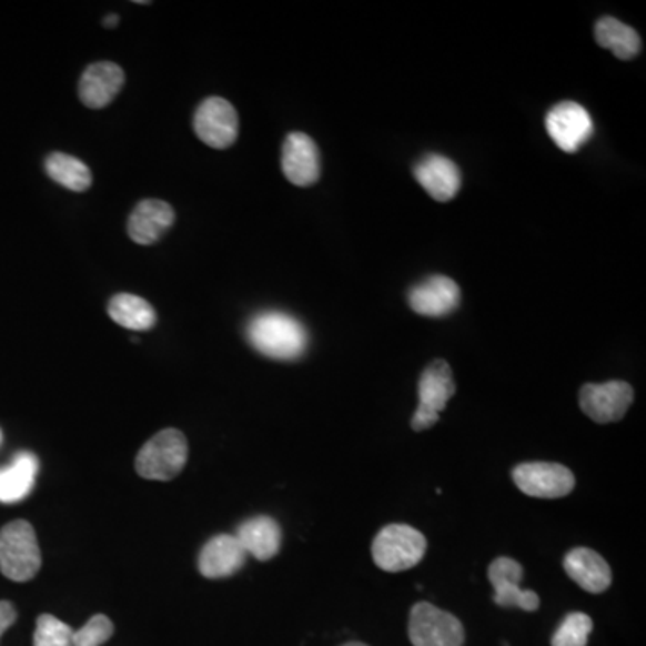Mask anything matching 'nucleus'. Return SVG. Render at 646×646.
<instances>
[{"instance_id":"nucleus-1","label":"nucleus","mask_w":646,"mask_h":646,"mask_svg":"<svg viewBox=\"0 0 646 646\" xmlns=\"http://www.w3.org/2000/svg\"><path fill=\"white\" fill-rule=\"evenodd\" d=\"M250 345L272 360H299L307 349V331L304 325L281 311L259 313L246 327Z\"/></svg>"},{"instance_id":"nucleus-29","label":"nucleus","mask_w":646,"mask_h":646,"mask_svg":"<svg viewBox=\"0 0 646 646\" xmlns=\"http://www.w3.org/2000/svg\"><path fill=\"white\" fill-rule=\"evenodd\" d=\"M343 646H369V645H365V643L352 642V643H347V645H343Z\"/></svg>"},{"instance_id":"nucleus-9","label":"nucleus","mask_w":646,"mask_h":646,"mask_svg":"<svg viewBox=\"0 0 646 646\" xmlns=\"http://www.w3.org/2000/svg\"><path fill=\"white\" fill-rule=\"evenodd\" d=\"M634 401V390L625 381L602 384H584L578 395L582 412L596 424H610L627 415Z\"/></svg>"},{"instance_id":"nucleus-5","label":"nucleus","mask_w":646,"mask_h":646,"mask_svg":"<svg viewBox=\"0 0 646 646\" xmlns=\"http://www.w3.org/2000/svg\"><path fill=\"white\" fill-rule=\"evenodd\" d=\"M413 646H464L465 630L460 619L427 602L413 605L407 623Z\"/></svg>"},{"instance_id":"nucleus-8","label":"nucleus","mask_w":646,"mask_h":646,"mask_svg":"<svg viewBox=\"0 0 646 646\" xmlns=\"http://www.w3.org/2000/svg\"><path fill=\"white\" fill-rule=\"evenodd\" d=\"M512 478L523 494L541 499H558L572 494L575 476L569 468L549 462L521 464L512 471Z\"/></svg>"},{"instance_id":"nucleus-28","label":"nucleus","mask_w":646,"mask_h":646,"mask_svg":"<svg viewBox=\"0 0 646 646\" xmlns=\"http://www.w3.org/2000/svg\"><path fill=\"white\" fill-rule=\"evenodd\" d=\"M118 22H119L118 14H110L108 19L103 20V26H107V28H113V26H118Z\"/></svg>"},{"instance_id":"nucleus-22","label":"nucleus","mask_w":646,"mask_h":646,"mask_svg":"<svg viewBox=\"0 0 646 646\" xmlns=\"http://www.w3.org/2000/svg\"><path fill=\"white\" fill-rule=\"evenodd\" d=\"M595 37L602 48L609 49L619 60H633L642 51V38L636 29L610 17L599 20Z\"/></svg>"},{"instance_id":"nucleus-15","label":"nucleus","mask_w":646,"mask_h":646,"mask_svg":"<svg viewBox=\"0 0 646 646\" xmlns=\"http://www.w3.org/2000/svg\"><path fill=\"white\" fill-rule=\"evenodd\" d=\"M249 553L244 552L235 535H215L200 553V573L206 578H226L240 572L246 563Z\"/></svg>"},{"instance_id":"nucleus-20","label":"nucleus","mask_w":646,"mask_h":646,"mask_svg":"<svg viewBox=\"0 0 646 646\" xmlns=\"http://www.w3.org/2000/svg\"><path fill=\"white\" fill-rule=\"evenodd\" d=\"M38 474V458L20 453L10 467L0 468V503L22 502L33 491Z\"/></svg>"},{"instance_id":"nucleus-11","label":"nucleus","mask_w":646,"mask_h":646,"mask_svg":"<svg viewBox=\"0 0 646 646\" xmlns=\"http://www.w3.org/2000/svg\"><path fill=\"white\" fill-rule=\"evenodd\" d=\"M523 566L511 557H497L488 566V581L494 587V604L505 609H523L535 613L541 607V598L534 591L521 589Z\"/></svg>"},{"instance_id":"nucleus-23","label":"nucleus","mask_w":646,"mask_h":646,"mask_svg":"<svg viewBox=\"0 0 646 646\" xmlns=\"http://www.w3.org/2000/svg\"><path fill=\"white\" fill-rule=\"evenodd\" d=\"M46 173L69 191L83 192L92 185L89 165L67 153H52L46 160Z\"/></svg>"},{"instance_id":"nucleus-7","label":"nucleus","mask_w":646,"mask_h":646,"mask_svg":"<svg viewBox=\"0 0 646 646\" xmlns=\"http://www.w3.org/2000/svg\"><path fill=\"white\" fill-rule=\"evenodd\" d=\"M192 127L200 141L214 150H226L238 141L240 118L226 99L209 98L198 107Z\"/></svg>"},{"instance_id":"nucleus-3","label":"nucleus","mask_w":646,"mask_h":646,"mask_svg":"<svg viewBox=\"0 0 646 646\" xmlns=\"http://www.w3.org/2000/svg\"><path fill=\"white\" fill-rule=\"evenodd\" d=\"M427 541L422 532L410 525H388L375 535L372 557L375 566L388 573H401L421 563L426 555Z\"/></svg>"},{"instance_id":"nucleus-6","label":"nucleus","mask_w":646,"mask_h":646,"mask_svg":"<svg viewBox=\"0 0 646 646\" xmlns=\"http://www.w3.org/2000/svg\"><path fill=\"white\" fill-rule=\"evenodd\" d=\"M455 392L450 363L444 360L430 363L418 381V407L412 418V430L426 431L435 426Z\"/></svg>"},{"instance_id":"nucleus-10","label":"nucleus","mask_w":646,"mask_h":646,"mask_svg":"<svg viewBox=\"0 0 646 646\" xmlns=\"http://www.w3.org/2000/svg\"><path fill=\"white\" fill-rule=\"evenodd\" d=\"M546 130L561 150L576 153L595 133V124L586 108L573 101H564L549 110Z\"/></svg>"},{"instance_id":"nucleus-16","label":"nucleus","mask_w":646,"mask_h":646,"mask_svg":"<svg viewBox=\"0 0 646 646\" xmlns=\"http://www.w3.org/2000/svg\"><path fill=\"white\" fill-rule=\"evenodd\" d=\"M415 179L436 202H450L462 188V174L453 160L426 155L415 165Z\"/></svg>"},{"instance_id":"nucleus-26","label":"nucleus","mask_w":646,"mask_h":646,"mask_svg":"<svg viewBox=\"0 0 646 646\" xmlns=\"http://www.w3.org/2000/svg\"><path fill=\"white\" fill-rule=\"evenodd\" d=\"M113 623L104 614H95L84 623L80 630H74V646H101L112 637Z\"/></svg>"},{"instance_id":"nucleus-25","label":"nucleus","mask_w":646,"mask_h":646,"mask_svg":"<svg viewBox=\"0 0 646 646\" xmlns=\"http://www.w3.org/2000/svg\"><path fill=\"white\" fill-rule=\"evenodd\" d=\"M74 630L52 614H42L37 619L34 646H74Z\"/></svg>"},{"instance_id":"nucleus-17","label":"nucleus","mask_w":646,"mask_h":646,"mask_svg":"<svg viewBox=\"0 0 646 646\" xmlns=\"http://www.w3.org/2000/svg\"><path fill=\"white\" fill-rule=\"evenodd\" d=\"M564 572L582 589L593 595L604 593L613 584L609 564L599 553L589 548H575L567 553L564 557Z\"/></svg>"},{"instance_id":"nucleus-21","label":"nucleus","mask_w":646,"mask_h":646,"mask_svg":"<svg viewBox=\"0 0 646 646\" xmlns=\"http://www.w3.org/2000/svg\"><path fill=\"white\" fill-rule=\"evenodd\" d=\"M108 314L121 327L132 331H150L155 327L157 313L153 305L141 296L119 293L108 304Z\"/></svg>"},{"instance_id":"nucleus-4","label":"nucleus","mask_w":646,"mask_h":646,"mask_svg":"<svg viewBox=\"0 0 646 646\" xmlns=\"http://www.w3.org/2000/svg\"><path fill=\"white\" fill-rule=\"evenodd\" d=\"M188 438L179 430H164L145 442L135 460L139 476L157 482L176 478L188 464Z\"/></svg>"},{"instance_id":"nucleus-12","label":"nucleus","mask_w":646,"mask_h":646,"mask_svg":"<svg viewBox=\"0 0 646 646\" xmlns=\"http://www.w3.org/2000/svg\"><path fill=\"white\" fill-rule=\"evenodd\" d=\"M282 171L293 185L310 188L320 179V151L305 133H290L282 145Z\"/></svg>"},{"instance_id":"nucleus-27","label":"nucleus","mask_w":646,"mask_h":646,"mask_svg":"<svg viewBox=\"0 0 646 646\" xmlns=\"http://www.w3.org/2000/svg\"><path fill=\"white\" fill-rule=\"evenodd\" d=\"M17 622V609L11 602H0V637Z\"/></svg>"},{"instance_id":"nucleus-24","label":"nucleus","mask_w":646,"mask_h":646,"mask_svg":"<svg viewBox=\"0 0 646 646\" xmlns=\"http://www.w3.org/2000/svg\"><path fill=\"white\" fill-rule=\"evenodd\" d=\"M593 619L584 613L567 614L553 634L552 646H587Z\"/></svg>"},{"instance_id":"nucleus-14","label":"nucleus","mask_w":646,"mask_h":646,"mask_svg":"<svg viewBox=\"0 0 646 646\" xmlns=\"http://www.w3.org/2000/svg\"><path fill=\"white\" fill-rule=\"evenodd\" d=\"M124 84V71L112 61H98L87 67L80 80V99L84 107L99 108L108 107L113 99L118 98Z\"/></svg>"},{"instance_id":"nucleus-30","label":"nucleus","mask_w":646,"mask_h":646,"mask_svg":"<svg viewBox=\"0 0 646 646\" xmlns=\"http://www.w3.org/2000/svg\"><path fill=\"white\" fill-rule=\"evenodd\" d=\"M0 438H2V435H0Z\"/></svg>"},{"instance_id":"nucleus-2","label":"nucleus","mask_w":646,"mask_h":646,"mask_svg":"<svg viewBox=\"0 0 646 646\" xmlns=\"http://www.w3.org/2000/svg\"><path fill=\"white\" fill-rule=\"evenodd\" d=\"M42 566L37 532L28 521H13L0 529V572L13 582H28Z\"/></svg>"},{"instance_id":"nucleus-18","label":"nucleus","mask_w":646,"mask_h":646,"mask_svg":"<svg viewBox=\"0 0 646 646\" xmlns=\"http://www.w3.org/2000/svg\"><path fill=\"white\" fill-rule=\"evenodd\" d=\"M174 223L173 206L162 200H144L133 209L128 220V234L137 244H153Z\"/></svg>"},{"instance_id":"nucleus-19","label":"nucleus","mask_w":646,"mask_h":646,"mask_svg":"<svg viewBox=\"0 0 646 646\" xmlns=\"http://www.w3.org/2000/svg\"><path fill=\"white\" fill-rule=\"evenodd\" d=\"M235 538L249 555L258 561H270L281 549V526L268 515H258L238 526Z\"/></svg>"},{"instance_id":"nucleus-13","label":"nucleus","mask_w":646,"mask_h":646,"mask_svg":"<svg viewBox=\"0 0 646 646\" xmlns=\"http://www.w3.org/2000/svg\"><path fill=\"white\" fill-rule=\"evenodd\" d=\"M407 302L422 316L438 319L451 314L460 304V287L450 276L435 275L410 290Z\"/></svg>"}]
</instances>
